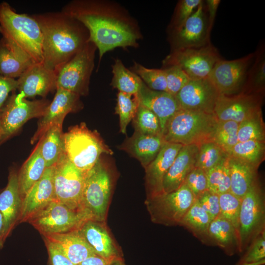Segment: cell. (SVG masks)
<instances>
[{
	"label": "cell",
	"instance_id": "cell-34",
	"mask_svg": "<svg viewBox=\"0 0 265 265\" xmlns=\"http://www.w3.org/2000/svg\"><path fill=\"white\" fill-rule=\"evenodd\" d=\"M111 86L119 92L136 95L142 80L131 70L128 69L119 59H116L112 65Z\"/></svg>",
	"mask_w": 265,
	"mask_h": 265
},
{
	"label": "cell",
	"instance_id": "cell-56",
	"mask_svg": "<svg viewBox=\"0 0 265 265\" xmlns=\"http://www.w3.org/2000/svg\"></svg>",
	"mask_w": 265,
	"mask_h": 265
},
{
	"label": "cell",
	"instance_id": "cell-11",
	"mask_svg": "<svg viewBox=\"0 0 265 265\" xmlns=\"http://www.w3.org/2000/svg\"><path fill=\"white\" fill-rule=\"evenodd\" d=\"M111 189L109 173L100 159L86 173L82 195L83 209L92 220L105 222Z\"/></svg>",
	"mask_w": 265,
	"mask_h": 265
},
{
	"label": "cell",
	"instance_id": "cell-48",
	"mask_svg": "<svg viewBox=\"0 0 265 265\" xmlns=\"http://www.w3.org/2000/svg\"><path fill=\"white\" fill-rule=\"evenodd\" d=\"M184 183L188 186L195 198L208 190L206 172L197 167L188 173Z\"/></svg>",
	"mask_w": 265,
	"mask_h": 265
},
{
	"label": "cell",
	"instance_id": "cell-14",
	"mask_svg": "<svg viewBox=\"0 0 265 265\" xmlns=\"http://www.w3.org/2000/svg\"><path fill=\"white\" fill-rule=\"evenodd\" d=\"M254 53L241 58L218 60L212 68L209 79L220 94L226 96L239 93L245 83Z\"/></svg>",
	"mask_w": 265,
	"mask_h": 265
},
{
	"label": "cell",
	"instance_id": "cell-41",
	"mask_svg": "<svg viewBox=\"0 0 265 265\" xmlns=\"http://www.w3.org/2000/svg\"><path fill=\"white\" fill-rule=\"evenodd\" d=\"M138 104L136 95L118 92L115 110L119 115L121 133H126L127 127L134 117Z\"/></svg>",
	"mask_w": 265,
	"mask_h": 265
},
{
	"label": "cell",
	"instance_id": "cell-30",
	"mask_svg": "<svg viewBox=\"0 0 265 265\" xmlns=\"http://www.w3.org/2000/svg\"><path fill=\"white\" fill-rule=\"evenodd\" d=\"M228 165L230 178V191L241 199L258 181V169L229 156Z\"/></svg>",
	"mask_w": 265,
	"mask_h": 265
},
{
	"label": "cell",
	"instance_id": "cell-51",
	"mask_svg": "<svg viewBox=\"0 0 265 265\" xmlns=\"http://www.w3.org/2000/svg\"><path fill=\"white\" fill-rule=\"evenodd\" d=\"M17 88V80L0 76V116L9 93Z\"/></svg>",
	"mask_w": 265,
	"mask_h": 265
},
{
	"label": "cell",
	"instance_id": "cell-3",
	"mask_svg": "<svg viewBox=\"0 0 265 265\" xmlns=\"http://www.w3.org/2000/svg\"><path fill=\"white\" fill-rule=\"evenodd\" d=\"M0 32L34 63H43V34L32 16L17 13L6 2L0 4Z\"/></svg>",
	"mask_w": 265,
	"mask_h": 265
},
{
	"label": "cell",
	"instance_id": "cell-46",
	"mask_svg": "<svg viewBox=\"0 0 265 265\" xmlns=\"http://www.w3.org/2000/svg\"><path fill=\"white\" fill-rule=\"evenodd\" d=\"M164 71L167 92L175 96L190 80L186 73L177 66L162 68Z\"/></svg>",
	"mask_w": 265,
	"mask_h": 265
},
{
	"label": "cell",
	"instance_id": "cell-21",
	"mask_svg": "<svg viewBox=\"0 0 265 265\" xmlns=\"http://www.w3.org/2000/svg\"><path fill=\"white\" fill-rule=\"evenodd\" d=\"M56 90L53 100L40 117L37 131L31 138V143L39 140L53 124L59 120H64L68 113L76 109L79 106L80 95L61 88Z\"/></svg>",
	"mask_w": 265,
	"mask_h": 265
},
{
	"label": "cell",
	"instance_id": "cell-53",
	"mask_svg": "<svg viewBox=\"0 0 265 265\" xmlns=\"http://www.w3.org/2000/svg\"><path fill=\"white\" fill-rule=\"evenodd\" d=\"M80 265H108V262L96 255L87 258Z\"/></svg>",
	"mask_w": 265,
	"mask_h": 265
},
{
	"label": "cell",
	"instance_id": "cell-37",
	"mask_svg": "<svg viewBox=\"0 0 265 265\" xmlns=\"http://www.w3.org/2000/svg\"><path fill=\"white\" fill-rule=\"evenodd\" d=\"M198 147L195 167L205 172L229 156L224 150L213 141L202 143Z\"/></svg>",
	"mask_w": 265,
	"mask_h": 265
},
{
	"label": "cell",
	"instance_id": "cell-36",
	"mask_svg": "<svg viewBox=\"0 0 265 265\" xmlns=\"http://www.w3.org/2000/svg\"><path fill=\"white\" fill-rule=\"evenodd\" d=\"M229 156L258 169L265 158V142L259 140L238 142Z\"/></svg>",
	"mask_w": 265,
	"mask_h": 265
},
{
	"label": "cell",
	"instance_id": "cell-1",
	"mask_svg": "<svg viewBox=\"0 0 265 265\" xmlns=\"http://www.w3.org/2000/svg\"><path fill=\"white\" fill-rule=\"evenodd\" d=\"M61 12L80 22L88 31V41L103 55L116 48H136L142 36L136 22L116 3L100 0H76Z\"/></svg>",
	"mask_w": 265,
	"mask_h": 265
},
{
	"label": "cell",
	"instance_id": "cell-23",
	"mask_svg": "<svg viewBox=\"0 0 265 265\" xmlns=\"http://www.w3.org/2000/svg\"><path fill=\"white\" fill-rule=\"evenodd\" d=\"M22 204L18 173L13 170L9 173L7 186L0 193V212L3 220V242L19 222Z\"/></svg>",
	"mask_w": 265,
	"mask_h": 265
},
{
	"label": "cell",
	"instance_id": "cell-45",
	"mask_svg": "<svg viewBox=\"0 0 265 265\" xmlns=\"http://www.w3.org/2000/svg\"><path fill=\"white\" fill-rule=\"evenodd\" d=\"M202 0H181L176 6L173 16L168 26L169 32L181 27L194 13Z\"/></svg>",
	"mask_w": 265,
	"mask_h": 265
},
{
	"label": "cell",
	"instance_id": "cell-16",
	"mask_svg": "<svg viewBox=\"0 0 265 265\" xmlns=\"http://www.w3.org/2000/svg\"><path fill=\"white\" fill-rule=\"evenodd\" d=\"M261 95L239 92L226 96L220 94L214 114L218 122L233 121L240 123L261 109Z\"/></svg>",
	"mask_w": 265,
	"mask_h": 265
},
{
	"label": "cell",
	"instance_id": "cell-31",
	"mask_svg": "<svg viewBox=\"0 0 265 265\" xmlns=\"http://www.w3.org/2000/svg\"><path fill=\"white\" fill-rule=\"evenodd\" d=\"M46 168L39 142L18 173L19 192L22 200L33 185L41 178Z\"/></svg>",
	"mask_w": 265,
	"mask_h": 265
},
{
	"label": "cell",
	"instance_id": "cell-5",
	"mask_svg": "<svg viewBox=\"0 0 265 265\" xmlns=\"http://www.w3.org/2000/svg\"><path fill=\"white\" fill-rule=\"evenodd\" d=\"M63 141L64 152L69 160L84 173L97 163L102 154H113L98 133L89 130L84 123L63 133Z\"/></svg>",
	"mask_w": 265,
	"mask_h": 265
},
{
	"label": "cell",
	"instance_id": "cell-49",
	"mask_svg": "<svg viewBox=\"0 0 265 265\" xmlns=\"http://www.w3.org/2000/svg\"><path fill=\"white\" fill-rule=\"evenodd\" d=\"M196 200L212 220L220 214L219 195L207 190L197 197Z\"/></svg>",
	"mask_w": 265,
	"mask_h": 265
},
{
	"label": "cell",
	"instance_id": "cell-38",
	"mask_svg": "<svg viewBox=\"0 0 265 265\" xmlns=\"http://www.w3.org/2000/svg\"><path fill=\"white\" fill-rule=\"evenodd\" d=\"M228 159L229 156L219 164L206 171L208 190L218 195L230 191V178Z\"/></svg>",
	"mask_w": 265,
	"mask_h": 265
},
{
	"label": "cell",
	"instance_id": "cell-35",
	"mask_svg": "<svg viewBox=\"0 0 265 265\" xmlns=\"http://www.w3.org/2000/svg\"><path fill=\"white\" fill-rule=\"evenodd\" d=\"M262 47L254 53V58L248 70L246 79L240 92L260 95L265 84V53Z\"/></svg>",
	"mask_w": 265,
	"mask_h": 265
},
{
	"label": "cell",
	"instance_id": "cell-33",
	"mask_svg": "<svg viewBox=\"0 0 265 265\" xmlns=\"http://www.w3.org/2000/svg\"><path fill=\"white\" fill-rule=\"evenodd\" d=\"M212 220L195 200L179 225L186 229L203 243L212 245L208 233Z\"/></svg>",
	"mask_w": 265,
	"mask_h": 265
},
{
	"label": "cell",
	"instance_id": "cell-55",
	"mask_svg": "<svg viewBox=\"0 0 265 265\" xmlns=\"http://www.w3.org/2000/svg\"><path fill=\"white\" fill-rule=\"evenodd\" d=\"M3 217L0 212V249L2 247L4 243L3 240Z\"/></svg>",
	"mask_w": 265,
	"mask_h": 265
},
{
	"label": "cell",
	"instance_id": "cell-52",
	"mask_svg": "<svg viewBox=\"0 0 265 265\" xmlns=\"http://www.w3.org/2000/svg\"><path fill=\"white\" fill-rule=\"evenodd\" d=\"M220 1V0H207L205 2L209 26L211 30H212Z\"/></svg>",
	"mask_w": 265,
	"mask_h": 265
},
{
	"label": "cell",
	"instance_id": "cell-2",
	"mask_svg": "<svg viewBox=\"0 0 265 265\" xmlns=\"http://www.w3.org/2000/svg\"><path fill=\"white\" fill-rule=\"evenodd\" d=\"M43 34V64L55 72L88 42L86 28L62 12L32 15Z\"/></svg>",
	"mask_w": 265,
	"mask_h": 265
},
{
	"label": "cell",
	"instance_id": "cell-25",
	"mask_svg": "<svg viewBox=\"0 0 265 265\" xmlns=\"http://www.w3.org/2000/svg\"><path fill=\"white\" fill-rule=\"evenodd\" d=\"M198 149L196 145L182 146L163 179L164 193L173 191L184 184L187 175L195 167Z\"/></svg>",
	"mask_w": 265,
	"mask_h": 265
},
{
	"label": "cell",
	"instance_id": "cell-13",
	"mask_svg": "<svg viewBox=\"0 0 265 265\" xmlns=\"http://www.w3.org/2000/svg\"><path fill=\"white\" fill-rule=\"evenodd\" d=\"M49 104L45 99L29 101L22 93H13L7 99L0 116V144L28 120L41 117Z\"/></svg>",
	"mask_w": 265,
	"mask_h": 265
},
{
	"label": "cell",
	"instance_id": "cell-44",
	"mask_svg": "<svg viewBox=\"0 0 265 265\" xmlns=\"http://www.w3.org/2000/svg\"><path fill=\"white\" fill-rule=\"evenodd\" d=\"M220 214L234 226L239 236L241 199L230 191L219 195Z\"/></svg>",
	"mask_w": 265,
	"mask_h": 265
},
{
	"label": "cell",
	"instance_id": "cell-8",
	"mask_svg": "<svg viewBox=\"0 0 265 265\" xmlns=\"http://www.w3.org/2000/svg\"><path fill=\"white\" fill-rule=\"evenodd\" d=\"M96 50L95 45L88 41L57 72L56 89L69 91L80 96L87 94Z\"/></svg>",
	"mask_w": 265,
	"mask_h": 265
},
{
	"label": "cell",
	"instance_id": "cell-42",
	"mask_svg": "<svg viewBox=\"0 0 265 265\" xmlns=\"http://www.w3.org/2000/svg\"><path fill=\"white\" fill-rule=\"evenodd\" d=\"M150 89L167 92L164 71L161 69H150L134 62L131 69Z\"/></svg>",
	"mask_w": 265,
	"mask_h": 265
},
{
	"label": "cell",
	"instance_id": "cell-9",
	"mask_svg": "<svg viewBox=\"0 0 265 265\" xmlns=\"http://www.w3.org/2000/svg\"><path fill=\"white\" fill-rule=\"evenodd\" d=\"M85 175L63 152L54 164L53 180L55 200L72 210L86 212L82 204Z\"/></svg>",
	"mask_w": 265,
	"mask_h": 265
},
{
	"label": "cell",
	"instance_id": "cell-43",
	"mask_svg": "<svg viewBox=\"0 0 265 265\" xmlns=\"http://www.w3.org/2000/svg\"><path fill=\"white\" fill-rule=\"evenodd\" d=\"M238 124L233 121L218 122L213 137V142L228 155L233 147L238 142Z\"/></svg>",
	"mask_w": 265,
	"mask_h": 265
},
{
	"label": "cell",
	"instance_id": "cell-22",
	"mask_svg": "<svg viewBox=\"0 0 265 265\" xmlns=\"http://www.w3.org/2000/svg\"><path fill=\"white\" fill-rule=\"evenodd\" d=\"M136 96L140 104L158 117L162 135L168 120L181 109L175 96L166 92L152 90L143 81Z\"/></svg>",
	"mask_w": 265,
	"mask_h": 265
},
{
	"label": "cell",
	"instance_id": "cell-26",
	"mask_svg": "<svg viewBox=\"0 0 265 265\" xmlns=\"http://www.w3.org/2000/svg\"><path fill=\"white\" fill-rule=\"evenodd\" d=\"M161 135H147L134 132L120 146L136 159L145 168L157 156L166 143Z\"/></svg>",
	"mask_w": 265,
	"mask_h": 265
},
{
	"label": "cell",
	"instance_id": "cell-19",
	"mask_svg": "<svg viewBox=\"0 0 265 265\" xmlns=\"http://www.w3.org/2000/svg\"><path fill=\"white\" fill-rule=\"evenodd\" d=\"M56 77L57 73L43 63L33 64L17 80V89L26 98L36 96L45 97L56 89Z\"/></svg>",
	"mask_w": 265,
	"mask_h": 265
},
{
	"label": "cell",
	"instance_id": "cell-29",
	"mask_svg": "<svg viewBox=\"0 0 265 265\" xmlns=\"http://www.w3.org/2000/svg\"><path fill=\"white\" fill-rule=\"evenodd\" d=\"M208 233L212 245L219 246L227 255L239 252L238 235L231 222L221 215L212 220Z\"/></svg>",
	"mask_w": 265,
	"mask_h": 265
},
{
	"label": "cell",
	"instance_id": "cell-50",
	"mask_svg": "<svg viewBox=\"0 0 265 265\" xmlns=\"http://www.w3.org/2000/svg\"><path fill=\"white\" fill-rule=\"evenodd\" d=\"M44 240L52 265H75L53 243Z\"/></svg>",
	"mask_w": 265,
	"mask_h": 265
},
{
	"label": "cell",
	"instance_id": "cell-17",
	"mask_svg": "<svg viewBox=\"0 0 265 265\" xmlns=\"http://www.w3.org/2000/svg\"><path fill=\"white\" fill-rule=\"evenodd\" d=\"M220 94L209 78L190 80L175 96L181 109L214 113Z\"/></svg>",
	"mask_w": 265,
	"mask_h": 265
},
{
	"label": "cell",
	"instance_id": "cell-28",
	"mask_svg": "<svg viewBox=\"0 0 265 265\" xmlns=\"http://www.w3.org/2000/svg\"><path fill=\"white\" fill-rule=\"evenodd\" d=\"M34 63L18 47L4 37L0 39V76L16 79Z\"/></svg>",
	"mask_w": 265,
	"mask_h": 265
},
{
	"label": "cell",
	"instance_id": "cell-54",
	"mask_svg": "<svg viewBox=\"0 0 265 265\" xmlns=\"http://www.w3.org/2000/svg\"><path fill=\"white\" fill-rule=\"evenodd\" d=\"M108 265H125L120 256L115 257L108 262Z\"/></svg>",
	"mask_w": 265,
	"mask_h": 265
},
{
	"label": "cell",
	"instance_id": "cell-40",
	"mask_svg": "<svg viewBox=\"0 0 265 265\" xmlns=\"http://www.w3.org/2000/svg\"><path fill=\"white\" fill-rule=\"evenodd\" d=\"M238 142L248 140L265 141V129L262 110L239 123Z\"/></svg>",
	"mask_w": 265,
	"mask_h": 265
},
{
	"label": "cell",
	"instance_id": "cell-6",
	"mask_svg": "<svg viewBox=\"0 0 265 265\" xmlns=\"http://www.w3.org/2000/svg\"><path fill=\"white\" fill-rule=\"evenodd\" d=\"M91 216L83 212L72 210L53 200L31 217L27 222L42 235L66 233L80 229Z\"/></svg>",
	"mask_w": 265,
	"mask_h": 265
},
{
	"label": "cell",
	"instance_id": "cell-20",
	"mask_svg": "<svg viewBox=\"0 0 265 265\" xmlns=\"http://www.w3.org/2000/svg\"><path fill=\"white\" fill-rule=\"evenodd\" d=\"M183 146L166 142L156 158L145 168L147 198L164 193L163 179Z\"/></svg>",
	"mask_w": 265,
	"mask_h": 265
},
{
	"label": "cell",
	"instance_id": "cell-18",
	"mask_svg": "<svg viewBox=\"0 0 265 265\" xmlns=\"http://www.w3.org/2000/svg\"><path fill=\"white\" fill-rule=\"evenodd\" d=\"M54 170V164L46 168L41 178L23 198L19 223L27 222L33 215L55 200L53 180Z\"/></svg>",
	"mask_w": 265,
	"mask_h": 265
},
{
	"label": "cell",
	"instance_id": "cell-12",
	"mask_svg": "<svg viewBox=\"0 0 265 265\" xmlns=\"http://www.w3.org/2000/svg\"><path fill=\"white\" fill-rule=\"evenodd\" d=\"M221 58L211 43L206 46L171 51L162 60L163 68L177 66L190 80L209 78L215 64Z\"/></svg>",
	"mask_w": 265,
	"mask_h": 265
},
{
	"label": "cell",
	"instance_id": "cell-39",
	"mask_svg": "<svg viewBox=\"0 0 265 265\" xmlns=\"http://www.w3.org/2000/svg\"><path fill=\"white\" fill-rule=\"evenodd\" d=\"M132 120L135 132L162 136L158 117L150 109L139 103Z\"/></svg>",
	"mask_w": 265,
	"mask_h": 265
},
{
	"label": "cell",
	"instance_id": "cell-4",
	"mask_svg": "<svg viewBox=\"0 0 265 265\" xmlns=\"http://www.w3.org/2000/svg\"><path fill=\"white\" fill-rule=\"evenodd\" d=\"M218 120L214 113L180 109L167 121L162 136L183 145L213 141Z\"/></svg>",
	"mask_w": 265,
	"mask_h": 265
},
{
	"label": "cell",
	"instance_id": "cell-32",
	"mask_svg": "<svg viewBox=\"0 0 265 265\" xmlns=\"http://www.w3.org/2000/svg\"><path fill=\"white\" fill-rule=\"evenodd\" d=\"M63 120L61 119L53 124L39 140L41 154L47 168L55 164L64 152Z\"/></svg>",
	"mask_w": 265,
	"mask_h": 265
},
{
	"label": "cell",
	"instance_id": "cell-47",
	"mask_svg": "<svg viewBox=\"0 0 265 265\" xmlns=\"http://www.w3.org/2000/svg\"><path fill=\"white\" fill-rule=\"evenodd\" d=\"M241 263H255L265 260V231L259 235L250 244Z\"/></svg>",
	"mask_w": 265,
	"mask_h": 265
},
{
	"label": "cell",
	"instance_id": "cell-7",
	"mask_svg": "<svg viewBox=\"0 0 265 265\" xmlns=\"http://www.w3.org/2000/svg\"><path fill=\"white\" fill-rule=\"evenodd\" d=\"M196 198L184 183L169 193L147 198L145 205L155 223L167 226L179 225Z\"/></svg>",
	"mask_w": 265,
	"mask_h": 265
},
{
	"label": "cell",
	"instance_id": "cell-10",
	"mask_svg": "<svg viewBox=\"0 0 265 265\" xmlns=\"http://www.w3.org/2000/svg\"><path fill=\"white\" fill-rule=\"evenodd\" d=\"M265 231V200L258 181L241 199L239 217V252Z\"/></svg>",
	"mask_w": 265,
	"mask_h": 265
},
{
	"label": "cell",
	"instance_id": "cell-24",
	"mask_svg": "<svg viewBox=\"0 0 265 265\" xmlns=\"http://www.w3.org/2000/svg\"><path fill=\"white\" fill-rule=\"evenodd\" d=\"M53 243L75 265H80L87 258L96 254L80 230L43 236Z\"/></svg>",
	"mask_w": 265,
	"mask_h": 265
},
{
	"label": "cell",
	"instance_id": "cell-15",
	"mask_svg": "<svg viewBox=\"0 0 265 265\" xmlns=\"http://www.w3.org/2000/svg\"><path fill=\"white\" fill-rule=\"evenodd\" d=\"M211 31L203 0L181 27L169 32L171 51L206 46L211 43Z\"/></svg>",
	"mask_w": 265,
	"mask_h": 265
},
{
	"label": "cell",
	"instance_id": "cell-27",
	"mask_svg": "<svg viewBox=\"0 0 265 265\" xmlns=\"http://www.w3.org/2000/svg\"><path fill=\"white\" fill-rule=\"evenodd\" d=\"M79 230L97 255L108 262L120 256L104 222L90 220Z\"/></svg>",
	"mask_w": 265,
	"mask_h": 265
}]
</instances>
